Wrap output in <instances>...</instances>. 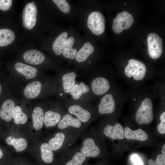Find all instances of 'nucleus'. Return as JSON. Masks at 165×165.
Here are the masks:
<instances>
[{
  "label": "nucleus",
  "mask_w": 165,
  "mask_h": 165,
  "mask_svg": "<svg viewBox=\"0 0 165 165\" xmlns=\"http://www.w3.org/2000/svg\"><path fill=\"white\" fill-rule=\"evenodd\" d=\"M153 118L152 102L149 98H146L143 100L138 110L135 119L139 124H144L150 123Z\"/></svg>",
  "instance_id": "f257e3e1"
},
{
  "label": "nucleus",
  "mask_w": 165,
  "mask_h": 165,
  "mask_svg": "<svg viewBox=\"0 0 165 165\" xmlns=\"http://www.w3.org/2000/svg\"><path fill=\"white\" fill-rule=\"evenodd\" d=\"M41 89L42 84L40 82H32L27 85L25 88L24 94L28 99L35 98L39 95Z\"/></svg>",
  "instance_id": "4468645a"
},
{
  "label": "nucleus",
  "mask_w": 165,
  "mask_h": 165,
  "mask_svg": "<svg viewBox=\"0 0 165 165\" xmlns=\"http://www.w3.org/2000/svg\"><path fill=\"white\" fill-rule=\"evenodd\" d=\"M91 87L93 92L97 95H101L106 93L110 88L108 80L102 77H98L94 79Z\"/></svg>",
  "instance_id": "9d476101"
},
{
  "label": "nucleus",
  "mask_w": 165,
  "mask_h": 165,
  "mask_svg": "<svg viewBox=\"0 0 165 165\" xmlns=\"http://www.w3.org/2000/svg\"><path fill=\"white\" fill-rule=\"evenodd\" d=\"M11 0H0V9L4 11L8 10L11 7Z\"/></svg>",
  "instance_id": "72a5a7b5"
},
{
  "label": "nucleus",
  "mask_w": 165,
  "mask_h": 165,
  "mask_svg": "<svg viewBox=\"0 0 165 165\" xmlns=\"http://www.w3.org/2000/svg\"><path fill=\"white\" fill-rule=\"evenodd\" d=\"M148 52L149 56L152 59L160 57L163 52L162 39L157 34L152 33L147 38Z\"/></svg>",
  "instance_id": "39448f33"
},
{
  "label": "nucleus",
  "mask_w": 165,
  "mask_h": 165,
  "mask_svg": "<svg viewBox=\"0 0 165 165\" xmlns=\"http://www.w3.org/2000/svg\"><path fill=\"white\" fill-rule=\"evenodd\" d=\"M131 159L134 165H143V162L137 155H132Z\"/></svg>",
  "instance_id": "f704fd0d"
},
{
  "label": "nucleus",
  "mask_w": 165,
  "mask_h": 165,
  "mask_svg": "<svg viewBox=\"0 0 165 165\" xmlns=\"http://www.w3.org/2000/svg\"><path fill=\"white\" fill-rule=\"evenodd\" d=\"M115 109V103L112 95L108 94L101 99L98 106V111L101 114H110Z\"/></svg>",
  "instance_id": "1a4fd4ad"
},
{
  "label": "nucleus",
  "mask_w": 165,
  "mask_h": 165,
  "mask_svg": "<svg viewBox=\"0 0 165 165\" xmlns=\"http://www.w3.org/2000/svg\"><path fill=\"white\" fill-rule=\"evenodd\" d=\"M82 125L81 122L77 118H74L69 114L64 115L58 123V127L61 129H64L69 126L78 128Z\"/></svg>",
  "instance_id": "f3484780"
},
{
  "label": "nucleus",
  "mask_w": 165,
  "mask_h": 165,
  "mask_svg": "<svg viewBox=\"0 0 165 165\" xmlns=\"http://www.w3.org/2000/svg\"><path fill=\"white\" fill-rule=\"evenodd\" d=\"M15 38L14 33L11 30L7 28L0 29V46L10 44L14 41Z\"/></svg>",
  "instance_id": "412c9836"
},
{
  "label": "nucleus",
  "mask_w": 165,
  "mask_h": 165,
  "mask_svg": "<svg viewBox=\"0 0 165 165\" xmlns=\"http://www.w3.org/2000/svg\"><path fill=\"white\" fill-rule=\"evenodd\" d=\"M94 50V48L90 42H86L82 47L77 52L76 60L81 62L86 60Z\"/></svg>",
  "instance_id": "a211bd4d"
},
{
  "label": "nucleus",
  "mask_w": 165,
  "mask_h": 165,
  "mask_svg": "<svg viewBox=\"0 0 165 165\" xmlns=\"http://www.w3.org/2000/svg\"><path fill=\"white\" fill-rule=\"evenodd\" d=\"M76 75L74 72L67 73L62 78V82L64 91L66 93L70 92L75 83Z\"/></svg>",
  "instance_id": "393cba45"
},
{
  "label": "nucleus",
  "mask_w": 165,
  "mask_h": 165,
  "mask_svg": "<svg viewBox=\"0 0 165 165\" xmlns=\"http://www.w3.org/2000/svg\"><path fill=\"white\" fill-rule=\"evenodd\" d=\"M53 1L62 12L65 13H69L71 9V6L67 1L65 0H53Z\"/></svg>",
  "instance_id": "7c9ffc66"
},
{
  "label": "nucleus",
  "mask_w": 165,
  "mask_h": 165,
  "mask_svg": "<svg viewBox=\"0 0 165 165\" xmlns=\"http://www.w3.org/2000/svg\"><path fill=\"white\" fill-rule=\"evenodd\" d=\"M80 151L86 157H96L100 153L99 148L95 144L93 139L91 138L84 140Z\"/></svg>",
  "instance_id": "0eeeda50"
},
{
  "label": "nucleus",
  "mask_w": 165,
  "mask_h": 165,
  "mask_svg": "<svg viewBox=\"0 0 165 165\" xmlns=\"http://www.w3.org/2000/svg\"><path fill=\"white\" fill-rule=\"evenodd\" d=\"M3 155V152L0 148V159H1Z\"/></svg>",
  "instance_id": "e433bc0d"
},
{
  "label": "nucleus",
  "mask_w": 165,
  "mask_h": 165,
  "mask_svg": "<svg viewBox=\"0 0 165 165\" xmlns=\"http://www.w3.org/2000/svg\"><path fill=\"white\" fill-rule=\"evenodd\" d=\"M6 143L9 145H13L17 152L24 150L27 146V142L24 138L16 139L12 136H9L6 139Z\"/></svg>",
  "instance_id": "5701e85b"
},
{
  "label": "nucleus",
  "mask_w": 165,
  "mask_h": 165,
  "mask_svg": "<svg viewBox=\"0 0 165 165\" xmlns=\"http://www.w3.org/2000/svg\"><path fill=\"white\" fill-rule=\"evenodd\" d=\"M126 4H124V5H126Z\"/></svg>",
  "instance_id": "58836bf2"
},
{
  "label": "nucleus",
  "mask_w": 165,
  "mask_h": 165,
  "mask_svg": "<svg viewBox=\"0 0 165 165\" xmlns=\"http://www.w3.org/2000/svg\"><path fill=\"white\" fill-rule=\"evenodd\" d=\"M124 135L126 139L129 140L145 141L148 138L147 134L143 130L138 129L134 131L128 127L125 128Z\"/></svg>",
  "instance_id": "dca6fc26"
},
{
  "label": "nucleus",
  "mask_w": 165,
  "mask_h": 165,
  "mask_svg": "<svg viewBox=\"0 0 165 165\" xmlns=\"http://www.w3.org/2000/svg\"><path fill=\"white\" fill-rule=\"evenodd\" d=\"M68 33L64 32L61 34L55 39L52 45V48L55 54L61 55L64 49V42L67 39Z\"/></svg>",
  "instance_id": "4be33fe9"
},
{
  "label": "nucleus",
  "mask_w": 165,
  "mask_h": 165,
  "mask_svg": "<svg viewBox=\"0 0 165 165\" xmlns=\"http://www.w3.org/2000/svg\"><path fill=\"white\" fill-rule=\"evenodd\" d=\"M15 68L16 70L23 75L26 79L35 77L38 72L36 68L20 62L15 64Z\"/></svg>",
  "instance_id": "ddd939ff"
},
{
  "label": "nucleus",
  "mask_w": 165,
  "mask_h": 165,
  "mask_svg": "<svg viewBox=\"0 0 165 165\" xmlns=\"http://www.w3.org/2000/svg\"><path fill=\"white\" fill-rule=\"evenodd\" d=\"M103 132L107 137L111 138L112 140L123 139L124 130L122 125L117 123L114 126L110 125H107L105 128Z\"/></svg>",
  "instance_id": "6e6552de"
},
{
  "label": "nucleus",
  "mask_w": 165,
  "mask_h": 165,
  "mask_svg": "<svg viewBox=\"0 0 165 165\" xmlns=\"http://www.w3.org/2000/svg\"><path fill=\"white\" fill-rule=\"evenodd\" d=\"M74 42V39L71 37L64 42L62 53L64 56L67 58L73 59L75 57L77 51V50L72 48Z\"/></svg>",
  "instance_id": "aec40b11"
},
{
  "label": "nucleus",
  "mask_w": 165,
  "mask_h": 165,
  "mask_svg": "<svg viewBox=\"0 0 165 165\" xmlns=\"http://www.w3.org/2000/svg\"><path fill=\"white\" fill-rule=\"evenodd\" d=\"M105 18L102 14L98 11H94L89 16L87 24L88 28L93 34L100 35L105 31Z\"/></svg>",
  "instance_id": "7ed1b4c3"
},
{
  "label": "nucleus",
  "mask_w": 165,
  "mask_h": 165,
  "mask_svg": "<svg viewBox=\"0 0 165 165\" xmlns=\"http://www.w3.org/2000/svg\"><path fill=\"white\" fill-rule=\"evenodd\" d=\"M44 115L42 109L40 107L35 108L32 113L33 127L37 130L42 127L44 123Z\"/></svg>",
  "instance_id": "6ab92c4d"
},
{
  "label": "nucleus",
  "mask_w": 165,
  "mask_h": 165,
  "mask_svg": "<svg viewBox=\"0 0 165 165\" xmlns=\"http://www.w3.org/2000/svg\"><path fill=\"white\" fill-rule=\"evenodd\" d=\"M65 138V135L63 133H56L54 137L49 141V145L52 150L55 151L60 149L62 146Z\"/></svg>",
  "instance_id": "bb28decb"
},
{
  "label": "nucleus",
  "mask_w": 165,
  "mask_h": 165,
  "mask_svg": "<svg viewBox=\"0 0 165 165\" xmlns=\"http://www.w3.org/2000/svg\"><path fill=\"white\" fill-rule=\"evenodd\" d=\"M41 158L44 162L49 163L53 160V153L49 144L45 143L40 147Z\"/></svg>",
  "instance_id": "a878e982"
},
{
  "label": "nucleus",
  "mask_w": 165,
  "mask_h": 165,
  "mask_svg": "<svg viewBox=\"0 0 165 165\" xmlns=\"http://www.w3.org/2000/svg\"><path fill=\"white\" fill-rule=\"evenodd\" d=\"M86 159V157L81 152H78L74 155L72 159L65 165H81Z\"/></svg>",
  "instance_id": "c756f323"
},
{
  "label": "nucleus",
  "mask_w": 165,
  "mask_h": 165,
  "mask_svg": "<svg viewBox=\"0 0 165 165\" xmlns=\"http://www.w3.org/2000/svg\"><path fill=\"white\" fill-rule=\"evenodd\" d=\"M23 58L27 62L33 65L42 63L45 59L43 53L36 50H29L25 52L23 55Z\"/></svg>",
  "instance_id": "9b49d317"
},
{
  "label": "nucleus",
  "mask_w": 165,
  "mask_h": 165,
  "mask_svg": "<svg viewBox=\"0 0 165 165\" xmlns=\"http://www.w3.org/2000/svg\"><path fill=\"white\" fill-rule=\"evenodd\" d=\"M89 90L88 86L82 82L79 85L75 84L70 91V94L74 99H78L82 94L88 92Z\"/></svg>",
  "instance_id": "cd10ccee"
},
{
  "label": "nucleus",
  "mask_w": 165,
  "mask_h": 165,
  "mask_svg": "<svg viewBox=\"0 0 165 165\" xmlns=\"http://www.w3.org/2000/svg\"><path fill=\"white\" fill-rule=\"evenodd\" d=\"M31 3H33V4H34L35 3V2L34 1H32V2Z\"/></svg>",
  "instance_id": "4c0bfd02"
},
{
  "label": "nucleus",
  "mask_w": 165,
  "mask_h": 165,
  "mask_svg": "<svg viewBox=\"0 0 165 165\" xmlns=\"http://www.w3.org/2000/svg\"><path fill=\"white\" fill-rule=\"evenodd\" d=\"M160 119L161 123L158 125L157 130L160 134H163L165 133V112L161 114Z\"/></svg>",
  "instance_id": "473e14b6"
},
{
  "label": "nucleus",
  "mask_w": 165,
  "mask_h": 165,
  "mask_svg": "<svg viewBox=\"0 0 165 165\" xmlns=\"http://www.w3.org/2000/svg\"><path fill=\"white\" fill-rule=\"evenodd\" d=\"M162 155L165 157V144H164L162 148Z\"/></svg>",
  "instance_id": "c9c22d12"
},
{
  "label": "nucleus",
  "mask_w": 165,
  "mask_h": 165,
  "mask_svg": "<svg viewBox=\"0 0 165 165\" xmlns=\"http://www.w3.org/2000/svg\"><path fill=\"white\" fill-rule=\"evenodd\" d=\"M61 118V116L60 114L51 111H48L45 114L44 123L47 127H53L60 121Z\"/></svg>",
  "instance_id": "b1692460"
},
{
  "label": "nucleus",
  "mask_w": 165,
  "mask_h": 165,
  "mask_svg": "<svg viewBox=\"0 0 165 165\" xmlns=\"http://www.w3.org/2000/svg\"><path fill=\"white\" fill-rule=\"evenodd\" d=\"M146 68L142 62L136 60L130 59L128 61V64L125 69V73L128 77L132 76L136 80L143 79L145 75Z\"/></svg>",
  "instance_id": "f03ea898"
},
{
  "label": "nucleus",
  "mask_w": 165,
  "mask_h": 165,
  "mask_svg": "<svg viewBox=\"0 0 165 165\" xmlns=\"http://www.w3.org/2000/svg\"><path fill=\"white\" fill-rule=\"evenodd\" d=\"M148 165H165V158L161 154L158 155L155 160L149 159L148 162Z\"/></svg>",
  "instance_id": "2f4dec72"
},
{
  "label": "nucleus",
  "mask_w": 165,
  "mask_h": 165,
  "mask_svg": "<svg viewBox=\"0 0 165 165\" xmlns=\"http://www.w3.org/2000/svg\"><path fill=\"white\" fill-rule=\"evenodd\" d=\"M13 118L14 123L17 124H24L28 120L26 115L22 112L21 108L18 105L15 107Z\"/></svg>",
  "instance_id": "c85d7f7f"
},
{
  "label": "nucleus",
  "mask_w": 165,
  "mask_h": 165,
  "mask_svg": "<svg viewBox=\"0 0 165 165\" xmlns=\"http://www.w3.org/2000/svg\"><path fill=\"white\" fill-rule=\"evenodd\" d=\"M134 22V18L130 13L126 11L122 12L119 14L114 20L112 30L116 33H120L123 30L129 28Z\"/></svg>",
  "instance_id": "20e7f679"
},
{
  "label": "nucleus",
  "mask_w": 165,
  "mask_h": 165,
  "mask_svg": "<svg viewBox=\"0 0 165 165\" xmlns=\"http://www.w3.org/2000/svg\"><path fill=\"white\" fill-rule=\"evenodd\" d=\"M15 107L14 102L7 99L3 101L0 109V117L2 119L9 122L13 117Z\"/></svg>",
  "instance_id": "f8f14e48"
},
{
  "label": "nucleus",
  "mask_w": 165,
  "mask_h": 165,
  "mask_svg": "<svg viewBox=\"0 0 165 165\" xmlns=\"http://www.w3.org/2000/svg\"><path fill=\"white\" fill-rule=\"evenodd\" d=\"M37 9L36 6L32 3H27L23 11L22 20L24 28L31 30L34 28L36 21Z\"/></svg>",
  "instance_id": "423d86ee"
},
{
  "label": "nucleus",
  "mask_w": 165,
  "mask_h": 165,
  "mask_svg": "<svg viewBox=\"0 0 165 165\" xmlns=\"http://www.w3.org/2000/svg\"><path fill=\"white\" fill-rule=\"evenodd\" d=\"M69 113L75 115L81 122H87L90 117V114L88 111L77 105H73L68 109Z\"/></svg>",
  "instance_id": "2eb2a0df"
}]
</instances>
